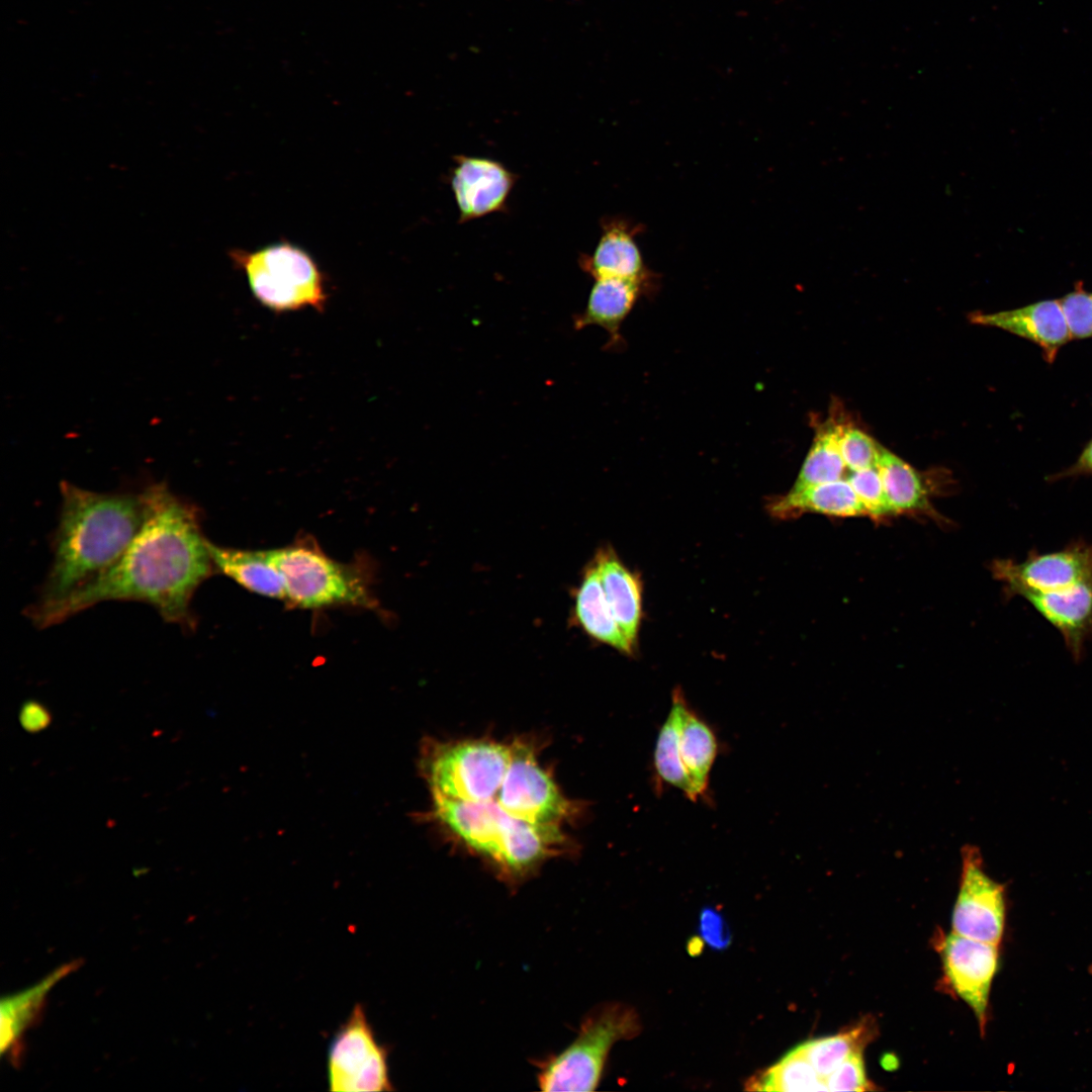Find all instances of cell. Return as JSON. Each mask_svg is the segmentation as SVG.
Masks as SVG:
<instances>
[{"mask_svg": "<svg viewBox=\"0 0 1092 1092\" xmlns=\"http://www.w3.org/2000/svg\"><path fill=\"white\" fill-rule=\"evenodd\" d=\"M143 494L144 522L117 561L58 603L27 609L35 626L57 625L102 602L135 601L154 607L168 623L194 629L191 601L215 572L200 511L164 482L147 485Z\"/></svg>", "mask_w": 1092, "mask_h": 1092, "instance_id": "6da1fadb", "label": "cell"}, {"mask_svg": "<svg viewBox=\"0 0 1092 1092\" xmlns=\"http://www.w3.org/2000/svg\"><path fill=\"white\" fill-rule=\"evenodd\" d=\"M59 523L51 538L53 561L37 600L27 609L52 606L110 568L145 519L140 492H97L66 480Z\"/></svg>", "mask_w": 1092, "mask_h": 1092, "instance_id": "7a4b0ae2", "label": "cell"}, {"mask_svg": "<svg viewBox=\"0 0 1092 1092\" xmlns=\"http://www.w3.org/2000/svg\"><path fill=\"white\" fill-rule=\"evenodd\" d=\"M434 817L469 849L491 860L504 874L521 877L564 848L558 826L518 818L492 799L454 801L433 796Z\"/></svg>", "mask_w": 1092, "mask_h": 1092, "instance_id": "3957f363", "label": "cell"}, {"mask_svg": "<svg viewBox=\"0 0 1092 1092\" xmlns=\"http://www.w3.org/2000/svg\"><path fill=\"white\" fill-rule=\"evenodd\" d=\"M229 256L263 306L275 312L324 310L328 301L325 275L300 247L280 242L254 251L234 249Z\"/></svg>", "mask_w": 1092, "mask_h": 1092, "instance_id": "277c9868", "label": "cell"}, {"mask_svg": "<svg viewBox=\"0 0 1092 1092\" xmlns=\"http://www.w3.org/2000/svg\"><path fill=\"white\" fill-rule=\"evenodd\" d=\"M285 588V601L304 609L336 605L374 607L369 581L356 564L339 562L313 542L269 550Z\"/></svg>", "mask_w": 1092, "mask_h": 1092, "instance_id": "5b68a950", "label": "cell"}, {"mask_svg": "<svg viewBox=\"0 0 1092 1092\" xmlns=\"http://www.w3.org/2000/svg\"><path fill=\"white\" fill-rule=\"evenodd\" d=\"M640 1030L639 1016L631 1007L622 1003L599 1007L584 1019L574 1041L543 1065L538 1075L540 1089L594 1091L612 1045Z\"/></svg>", "mask_w": 1092, "mask_h": 1092, "instance_id": "8992f818", "label": "cell"}, {"mask_svg": "<svg viewBox=\"0 0 1092 1092\" xmlns=\"http://www.w3.org/2000/svg\"><path fill=\"white\" fill-rule=\"evenodd\" d=\"M512 757V745L488 740L429 744L421 767L433 796L484 802L495 798Z\"/></svg>", "mask_w": 1092, "mask_h": 1092, "instance_id": "52a82bcc", "label": "cell"}, {"mask_svg": "<svg viewBox=\"0 0 1092 1092\" xmlns=\"http://www.w3.org/2000/svg\"><path fill=\"white\" fill-rule=\"evenodd\" d=\"M331 1091L379 1092L392 1090L388 1052L381 1044L360 1004L334 1034L328 1050Z\"/></svg>", "mask_w": 1092, "mask_h": 1092, "instance_id": "ba28073f", "label": "cell"}, {"mask_svg": "<svg viewBox=\"0 0 1092 1092\" xmlns=\"http://www.w3.org/2000/svg\"><path fill=\"white\" fill-rule=\"evenodd\" d=\"M990 569L1010 598L1064 589L1092 578V543L1078 539L1057 551L1032 549L1021 561L995 559Z\"/></svg>", "mask_w": 1092, "mask_h": 1092, "instance_id": "9c48e42d", "label": "cell"}, {"mask_svg": "<svg viewBox=\"0 0 1092 1092\" xmlns=\"http://www.w3.org/2000/svg\"><path fill=\"white\" fill-rule=\"evenodd\" d=\"M494 800L510 814L535 824L557 826L573 813V805L525 743L512 744L511 761Z\"/></svg>", "mask_w": 1092, "mask_h": 1092, "instance_id": "30bf717a", "label": "cell"}, {"mask_svg": "<svg viewBox=\"0 0 1092 1092\" xmlns=\"http://www.w3.org/2000/svg\"><path fill=\"white\" fill-rule=\"evenodd\" d=\"M983 866L977 847H963L952 930L968 938L999 945L1005 925V889L986 874Z\"/></svg>", "mask_w": 1092, "mask_h": 1092, "instance_id": "8fae6325", "label": "cell"}, {"mask_svg": "<svg viewBox=\"0 0 1092 1092\" xmlns=\"http://www.w3.org/2000/svg\"><path fill=\"white\" fill-rule=\"evenodd\" d=\"M945 976L952 989L974 1011L982 1033L987 1023L989 994L998 969V945L949 933L941 946Z\"/></svg>", "mask_w": 1092, "mask_h": 1092, "instance_id": "7c38bea8", "label": "cell"}, {"mask_svg": "<svg viewBox=\"0 0 1092 1092\" xmlns=\"http://www.w3.org/2000/svg\"><path fill=\"white\" fill-rule=\"evenodd\" d=\"M450 182L464 222L502 211L516 182V175L502 163L481 157L455 156Z\"/></svg>", "mask_w": 1092, "mask_h": 1092, "instance_id": "4fadbf2b", "label": "cell"}, {"mask_svg": "<svg viewBox=\"0 0 1092 1092\" xmlns=\"http://www.w3.org/2000/svg\"><path fill=\"white\" fill-rule=\"evenodd\" d=\"M601 226L593 253L579 259L581 269L594 279H631L655 287L657 276L647 267L636 242L642 226L624 217L604 218Z\"/></svg>", "mask_w": 1092, "mask_h": 1092, "instance_id": "5bb4252c", "label": "cell"}, {"mask_svg": "<svg viewBox=\"0 0 1092 1092\" xmlns=\"http://www.w3.org/2000/svg\"><path fill=\"white\" fill-rule=\"evenodd\" d=\"M972 322L1001 329L1036 344L1048 363H1053L1061 347L1072 339L1059 299L1041 300L994 313L978 312L972 315Z\"/></svg>", "mask_w": 1092, "mask_h": 1092, "instance_id": "9a60e30c", "label": "cell"}, {"mask_svg": "<svg viewBox=\"0 0 1092 1092\" xmlns=\"http://www.w3.org/2000/svg\"><path fill=\"white\" fill-rule=\"evenodd\" d=\"M1062 635L1075 660L1092 640V578L1064 589L1020 596Z\"/></svg>", "mask_w": 1092, "mask_h": 1092, "instance_id": "2e32d148", "label": "cell"}, {"mask_svg": "<svg viewBox=\"0 0 1092 1092\" xmlns=\"http://www.w3.org/2000/svg\"><path fill=\"white\" fill-rule=\"evenodd\" d=\"M671 707L677 716L675 752L690 784L689 799L696 802L707 794L718 740L712 727L689 705L680 688L672 691Z\"/></svg>", "mask_w": 1092, "mask_h": 1092, "instance_id": "e0dca14e", "label": "cell"}, {"mask_svg": "<svg viewBox=\"0 0 1092 1092\" xmlns=\"http://www.w3.org/2000/svg\"><path fill=\"white\" fill-rule=\"evenodd\" d=\"M80 962L62 965L33 986L5 996L0 1002V1052L15 1066L22 1059L23 1035L39 1018L47 996L64 978L76 971Z\"/></svg>", "mask_w": 1092, "mask_h": 1092, "instance_id": "ac0fdd59", "label": "cell"}, {"mask_svg": "<svg viewBox=\"0 0 1092 1092\" xmlns=\"http://www.w3.org/2000/svg\"><path fill=\"white\" fill-rule=\"evenodd\" d=\"M585 307L574 316L575 330L598 326L609 334L608 347L622 344L620 329L639 298L655 291L641 281L623 278L595 279Z\"/></svg>", "mask_w": 1092, "mask_h": 1092, "instance_id": "d6986e66", "label": "cell"}, {"mask_svg": "<svg viewBox=\"0 0 1092 1092\" xmlns=\"http://www.w3.org/2000/svg\"><path fill=\"white\" fill-rule=\"evenodd\" d=\"M765 509L777 520L795 519L808 513L832 518L868 517L866 508L845 478L770 496Z\"/></svg>", "mask_w": 1092, "mask_h": 1092, "instance_id": "ffe728a7", "label": "cell"}, {"mask_svg": "<svg viewBox=\"0 0 1092 1092\" xmlns=\"http://www.w3.org/2000/svg\"><path fill=\"white\" fill-rule=\"evenodd\" d=\"M593 560L613 614L628 641L637 649L643 618L641 576L627 567L611 546L601 547Z\"/></svg>", "mask_w": 1092, "mask_h": 1092, "instance_id": "44dd1931", "label": "cell"}, {"mask_svg": "<svg viewBox=\"0 0 1092 1092\" xmlns=\"http://www.w3.org/2000/svg\"><path fill=\"white\" fill-rule=\"evenodd\" d=\"M574 623L593 640L633 656L636 649L626 638L606 598L594 560L582 572L574 589Z\"/></svg>", "mask_w": 1092, "mask_h": 1092, "instance_id": "7402d4cb", "label": "cell"}, {"mask_svg": "<svg viewBox=\"0 0 1092 1092\" xmlns=\"http://www.w3.org/2000/svg\"><path fill=\"white\" fill-rule=\"evenodd\" d=\"M215 572L252 593L285 601L283 578L270 559L269 550H244L207 541Z\"/></svg>", "mask_w": 1092, "mask_h": 1092, "instance_id": "603a6c76", "label": "cell"}, {"mask_svg": "<svg viewBox=\"0 0 1092 1092\" xmlns=\"http://www.w3.org/2000/svg\"><path fill=\"white\" fill-rule=\"evenodd\" d=\"M877 466L895 515L933 512L920 474L907 462L880 445Z\"/></svg>", "mask_w": 1092, "mask_h": 1092, "instance_id": "cb8c5ba5", "label": "cell"}, {"mask_svg": "<svg viewBox=\"0 0 1092 1092\" xmlns=\"http://www.w3.org/2000/svg\"><path fill=\"white\" fill-rule=\"evenodd\" d=\"M843 421L833 416L816 427V435L791 489L831 482L845 478L850 470L839 446Z\"/></svg>", "mask_w": 1092, "mask_h": 1092, "instance_id": "d4e9b609", "label": "cell"}, {"mask_svg": "<svg viewBox=\"0 0 1092 1092\" xmlns=\"http://www.w3.org/2000/svg\"><path fill=\"white\" fill-rule=\"evenodd\" d=\"M751 1089L763 1091H828L799 1046L789 1052L779 1063L753 1080Z\"/></svg>", "mask_w": 1092, "mask_h": 1092, "instance_id": "484cf974", "label": "cell"}, {"mask_svg": "<svg viewBox=\"0 0 1092 1092\" xmlns=\"http://www.w3.org/2000/svg\"><path fill=\"white\" fill-rule=\"evenodd\" d=\"M867 1036L866 1027L861 1026L848 1032L810 1039L798 1046L825 1081L852 1052L863 1049Z\"/></svg>", "mask_w": 1092, "mask_h": 1092, "instance_id": "4316f807", "label": "cell"}, {"mask_svg": "<svg viewBox=\"0 0 1092 1092\" xmlns=\"http://www.w3.org/2000/svg\"><path fill=\"white\" fill-rule=\"evenodd\" d=\"M676 724V713L671 707L655 742L653 764L656 777L663 784L680 790L689 798L690 784L674 747Z\"/></svg>", "mask_w": 1092, "mask_h": 1092, "instance_id": "83f0119b", "label": "cell"}, {"mask_svg": "<svg viewBox=\"0 0 1092 1092\" xmlns=\"http://www.w3.org/2000/svg\"><path fill=\"white\" fill-rule=\"evenodd\" d=\"M845 479L866 508L868 517L882 520L895 516L877 465L860 470H849Z\"/></svg>", "mask_w": 1092, "mask_h": 1092, "instance_id": "f1b7e54d", "label": "cell"}, {"mask_svg": "<svg viewBox=\"0 0 1092 1092\" xmlns=\"http://www.w3.org/2000/svg\"><path fill=\"white\" fill-rule=\"evenodd\" d=\"M840 452L850 470H860L877 465L880 444L847 423H843L840 438Z\"/></svg>", "mask_w": 1092, "mask_h": 1092, "instance_id": "f546056e", "label": "cell"}, {"mask_svg": "<svg viewBox=\"0 0 1092 1092\" xmlns=\"http://www.w3.org/2000/svg\"><path fill=\"white\" fill-rule=\"evenodd\" d=\"M1059 300L1072 339L1092 338V293L1077 285Z\"/></svg>", "mask_w": 1092, "mask_h": 1092, "instance_id": "4dcf8cb0", "label": "cell"}, {"mask_svg": "<svg viewBox=\"0 0 1092 1092\" xmlns=\"http://www.w3.org/2000/svg\"><path fill=\"white\" fill-rule=\"evenodd\" d=\"M828 1091H864L871 1089L867 1079L862 1049L852 1052L826 1079Z\"/></svg>", "mask_w": 1092, "mask_h": 1092, "instance_id": "1f68e13d", "label": "cell"}, {"mask_svg": "<svg viewBox=\"0 0 1092 1092\" xmlns=\"http://www.w3.org/2000/svg\"><path fill=\"white\" fill-rule=\"evenodd\" d=\"M699 932L703 940L716 950L727 948L732 941L731 932L725 918L719 911L711 907H705L701 911Z\"/></svg>", "mask_w": 1092, "mask_h": 1092, "instance_id": "d6a6232c", "label": "cell"}, {"mask_svg": "<svg viewBox=\"0 0 1092 1092\" xmlns=\"http://www.w3.org/2000/svg\"><path fill=\"white\" fill-rule=\"evenodd\" d=\"M51 714L49 710L40 703L35 701L25 702L19 713V722L24 730L28 732H38L46 729L51 723Z\"/></svg>", "mask_w": 1092, "mask_h": 1092, "instance_id": "836d02e7", "label": "cell"}, {"mask_svg": "<svg viewBox=\"0 0 1092 1092\" xmlns=\"http://www.w3.org/2000/svg\"><path fill=\"white\" fill-rule=\"evenodd\" d=\"M1092 475V439L1086 444L1076 462L1061 472L1048 477L1050 481L1063 478Z\"/></svg>", "mask_w": 1092, "mask_h": 1092, "instance_id": "e575fe53", "label": "cell"}]
</instances>
